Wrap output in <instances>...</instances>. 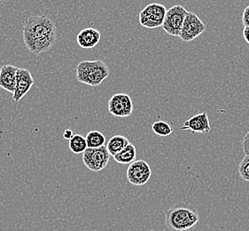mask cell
I'll use <instances>...</instances> for the list:
<instances>
[{"label":"cell","mask_w":249,"mask_h":231,"mask_svg":"<svg viewBox=\"0 0 249 231\" xmlns=\"http://www.w3.org/2000/svg\"><path fill=\"white\" fill-rule=\"evenodd\" d=\"M74 135H75L73 134V131L71 130V129H67V130L64 132V134H63V137L65 138L66 140H69V141H70V139Z\"/></svg>","instance_id":"cell-22"},{"label":"cell","mask_w":249,"mask_h":231,"mask_svg":"<svg viewBox=\"0 0 249 231\" xmlns=\"http://www.w3.org/2000/svg\"><path fill=\"white\" fill-rule=\"evenodd\" d=\"M240 177L246 181H249V154H247L239 165Z\"/></svg>","instance_id":"cell-19"},{"label":"cell","mask_w":249,"mask_h":231,"mask_svg":"<svg viewBox=\"0 0 249 231\" xmlns=\"http://www.w3.org/2000/svg\"><path fill=\"white\" fill-rule=\"evenodd\" d=\"M130 142L129 140L123 135L113 136L110 139L107 144V149L109 152L111 156H115L116 154L123 151L126 146L129 145Z\"/></svg>","instance_id":"cell-14"},{"label":"cell","mask_w":249,"mask_h":231,"mask_svg":"<svg viewBox=\"0 0 249 231\" xmlns=\"http://www.w3.org/2000/svg\"><path fill=\"white\" fill-rule=\"evenodd\" d=\"M136 156H137V151L136 148L132 143H130L129 145L126 146L123 151L116 154L114 158L115 160L122 164V165H130L136 161Z\"/></svg>","instance_id":"cell-15"},{"label":"cell","mask_w":249,"mask_h":231,"mask_svg":"<svg viewBox=\"0 0 249 231\" xmlns=\"http://www.w3.org/2000/svg\"><path fill=\"white\" fill-rule=\"evenodd\" d=\"M101 38V33L94 28H87L81 30L76 41L80 47L84 49H90L93 48L100 43Z\"/></svg>","instance_id":"cell-13"},{"label":"cell","mask_w":249,"mask_h":231,"mask_svg":"<svg viewBox=\"0 0 249 231\" xmlns=\"http://www.w3.org/2000/svg\"><path fill=\"white\" fill-rule=\"evenodd\" d=\"M109 76V68L102 60H83L76 66V79L90 86H99Z\"/></svg>","instance_id":"cell-3"},{"label":"cell","mask_w":249,"mask_h":231,"mask_svg":"<svg viewBox=\"0 0 249 231\" xmlns=\"http://www.w3.org/2000/svg\"><path fill=\"white\" fill-rule=\"evenodd\" d=\"M206 28L204 22L200 20L198 15L188 12L180 32V39L184 42L195 40V38L204 33Z\"/></svg>","instance_id":"cell-7"},{"label":"cell","mask_w":249,"mask_h":231,"mask_svg":"<svg viewBox=\"0 0 249 231\" xmlns=\"http://www.w3.org/2000/svg\"><path fill=\"white\" fill-rule=\"evenodd\" d=\"M243 38L245 40L249 45V27H244L243 30Z\"/></svg>","instance_id":"cell-23"},{"label":"cell","mask_w":249,"mask_h":231,"mask_svg":"<svg viewBox=\"0 0 249 231\" xmlns=\"http://www.w3.org/2000/svg\"><path fill=\"white\" fill-rule=\"evenodd\" d=\"M181 130L192 131L194 134L195 133H199V134L210 133L211 132V127H210L208 113L204 111L192 116L188 120L184 122L183 126L181 127Z\"/></svg>","instance_id":"cell-11"},{"label":"cell","mask_w":249,"mask_h":231,"mask_svg":"<svg viewBox=\"0 0 249 231\" xmlns=\"http://www.w3.org/2000/svg\"><path fill=\"white\" fill-rule=\"evenodd\" d=\"M188 11L183 5H176L167 10L162 28L167 34L179 38Z\"/></svg>","instance_id":"cell-5"},{"label":"cell","mask_w":249,"mask_h":231,"mask_svg":"<svg viewBox=\"0 0 249 231\" xmlns=\"http://www.w3.org/2000/svg\"><path fill=\"white\" fill-rule=\"evenodd\" d=\"M69 148L70 151L75 155L83 154L88 148L86 138L81 135H75L69 141Z\"/></svg>","instance_id":"cell-16"},{"label":"cell","mask_w":249,"mask_h":231,"mask_svg":"<svg viewBox=\"0 0 249 231\" xmlns=\"http://www.w3.org/2000/svg\"><path fill=\"white\" fill-rule=\"evenodd\" d=\"M152 130L154 131L155 135L166 137L170 136L173 133V128L164 121H156L152 125Z\"/></svg>","instance_id":"cell-18"},{"label":"cell","mask_w":249,"mask_h":231,"mask_svg":"<svg viewBox=\"0 0 249 231\" xmlns=\"http://www.w3.org/2000/svg\"><path fill=\"white\" fill-rule=\"evenodd\" d=\"M23 40L30 53L40 55L50 50L57 39V28L46 15H36L23 23Z\"/></svg>","instance_id":"cell-1"},{"label":"cell","mask_w":249,"mask_h":231,"mask_svg":"<svg viewBox=\"0 0 249 231\" xmlns=\"http://www.w3.org/2000/svg\"><path fill=\"white\" fill-rule=\"evenodd\" d=\"M242 23L244 27H249V5L244 9L242 15Z\"/></svg>","instance_id":"cell-20"},{"label":"cell","mask_w":249,"mask_h":231,"mask_svg":"<svg viewBox=\"0 0 249 231\" xmlns=\"http://www.w3.org/2000/svg\"><path fill=\"white\" fill-rule=\"evenodd\" d=\"M166 7L158 3L146 5L139 15L140 24L147 29H156L162 27L166 16Z\"/></svg>","instance_id":"cell-4"},{"label":"cell","mask_w":249,"mask_h":231,"mask_svg":"<svg viewBox=\"0 0 249 231\" xmlns=\"http://www.w3.org/2000/svg\"><path fill=\"white\" fill-rule=\"evenodd\" d=\"M110 114L116 117H127L133 112V102L130 96L127 94H115L108 101Z\"/></svg>","instance_id":"cell-9"},{"label":"cell","mask_w":249,"mask_h":231,"mask_svg":"<svg viewBox=\"0 0 249 231\" xmlns=\"http://www.w3.org/2000/svg\"><path fill=\"white\" fill-rule=\"evenodd\" d=\"M34 84L35 80L30 71L27 69L19 68L16 76V85L13 94V100L15 102L20 101L30 92Z\"/></svg>","instance_id":"cell-10"},{"label":"cell","mask_w":249,"mask_h":231,"mask_svg":"<svg viewBox=\"0 0 249 231\" xmlns=\"http://www.w3.org/2000/svg\"><path fill=\"white\" fill-rule=\"evenodd\" d=\"M110 156L107 146L95 149L87 148L83 153V162L90 171L100 172L107 166Z\"/></svg>","instance_id":"cell-6"},{"label":"cell","mask_w":249,"mask_h":231,"mask_svg":"<svg viewBox=\"0 0 249 231\" xmlns=\"http://www.w3.org/2000/svg\"><path fill=\"white\" fill-rule=\"evenodd\" d=\"M18 69L19 68L10 64L2 66V68L0 69V87L1 88L14 94Z\"/></svg>","instance_id":"cell-12"},{"label":"cell","mask_w":249,"mask_h":231,"mask_svg":"<svg viewBox=\"0 0 249 231\" xmlns=\"http://www.w3.org/2000/svg\"><path fill=\"white\" fill-rule=\"evenodd\" d=\"M242 145H243V151L246 153V155L249 154V131L247 133V135H245Z\"/></svg>","instance_id":"cell-21"},{"label":"cell","mask_w":249,"mask_h":231,"mask_svg":"<svg viewBox=\"0 0 249 231\" xmlns=\"http://www.w3.org/2000/svg\"><path fill=\"white\" fill-rule=\"evenodd\" d=\"M85 138H86L88 148L95 149V148H100L105 146V135L99 131H90Z\"/></svg>","instance_id":"cell-17"},{"label":"cell","mask_w":249,"mask_h":231,"mask_svg":"<svg viewBox=\"0 0 249 231\" xmlns=\"http://www.w3.org/2000/svg\"><path fill=\"white\" fill-rule=\"evenodd\" d=\"M1 1H2V0H0V2H1Z\"/></svg>","instance_id":"cell-24"},{"label":"cell","mask_w":249,"mask_h":231,"mask_svg":"<svg viewBox=\"0 0 249 231\" xmlns=\"http://www.w3.org/2000/svg\"><path fill=\"white\" fill-rule=\"evenodd\" d=\"M199 221L198 212L189 207L176 206L165 211V224L170 231H192Z\"/></svg>","instance_id":"cell-2"},{"label":"cell","mask_w":249,"mask_h":231,"mask_svg":"<svg viewBox=\"0 0 249 231\" xmlns=\"http://www.w3.org/2000/svg\"><path fill=\"white\" fill-rule=\"evenodd\" d=\"M152 176V169L147 162L136 160L131 163L127 169V179L134 186H143L146 184Z\"/></svg>","instance_id":"cell-8"}]
</instances>
